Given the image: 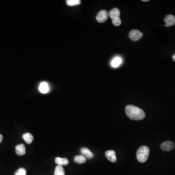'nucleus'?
<instances>
[{"label":"nucleus","instance_id":"f257e3e1","mask_svg":"<svg viewBox=\"0 0 175 175\" xmlns=\"http://www.w3.org/2000/svg\"><path fill=\"white\" fill-rule=\"evenodd\" d=\"M125 112L127 117L135 121L143 120L145 114L143 109L133 105H128L125 108Z\"/></svg>","mask_w":175,"mask_h":175},{"label":"nucleus","instance_id":"f03ea898","mask_svg":"<svg viewBox=\"0 0 175 175\" xmlns=\"http://www.w3.org/2000/svg\"><path fill=\"white\" fill-rule=\"evenodd\" d=\"M149 154V148L146 146H142L137 151V158L140 163H144L148 160Z\"/></svg>","mask_w":175,"mask_h":175},{"label":"nucleus","instance_id":"7ed1b4c3","mask_svg":"<svg viewBox=\"0 0 175 175\" xmlns=\"http://www.w3.org/2000/svg\"><path fill=\"white\" fill-rule=\"evenodd\" d=\"M109 14L106 10H102L98 12L97 16V20L100 23H103L108 19Z\"/></svg>","mask_w":175,"mask_h":175},{"label":"nucleus","instance_id":"20e7f679","mask_svg":"<svg viewBox=\"0 0 175 175\" xmlns=\"http://www.w3.org/2000/svg\"><path fill=\"white\" fill-rule=\"evenodd\" d=\"M143 36V33L138 30H132L129 34V37L131 40L136 42L140 40Z\"/></svg>","mask_w":175,"mask_h":175},{"label":"nucleus","instance_id":"39448f33","mask_svg":"<svg viewBox=\"0 0 175 175\" xmlns=\"http://www.w3.org/2000/svg\"><path fill=\"white\" fill-rule=\"evenodd\" d=\"M161 149L165 151H169L173 150L175 148L174 143L171 141H166L163 143L161 146Z\"/></svg>","mask_w":175,"mask_h":175},{"label":"nucleus","instance_id":"423d86ee","mask_svg":"<svg viewBox=\"0 0 175 175\" xmlns=\"http://www.w3.org/2000/svg\"><path fill=\"white\" fill-rule=\"evenodd\" d=\"M164 22L166 27H171L175 24V17L172 15H167L164 18Z\"/></svg>","mask_w":175,"mask_h":175},{"label":"nucleus","instance_id":"0eeeda50","mask_svg":"<svg viewBox=\"0 0 175 175\" xmlns=\"http://www.w3.org/2000/svg\"><path fill=\"white\" fill-rule=\"evenodd\" d=\"M107 158L112 163H115L117 161L116 153L114 150H108L105 153Z\"/></svg>","mask_w":175,"mask_h":175},{"label":"nucleus","instance_id":"6e6552de","mask_svg":"<svg viewBox=\"0 0 175 175\" xmlns=\"http://www.w3.org/2000/svg\"><path fill=\"white\" fill-rule=\"evenodd\" d=\"M39 90V91L42 94H46L50 91V87L47 82H42L40 84Z\"/></svg>","mask_w":175,"mask_h":175},{"label":"nucleus","instance_id":"1a4fd4ad","mask_svg":"<svg viewBox=\"0 0 175 175\" xmlns=\"http://www.w3.org/2000/svg\"><path fill=\"white\" fill-rule=\"evenodd\" d=\"M16 153L18 156H22L26 153L25 146L24 144H19L16 146Z\"/></svg>","mask_w":175,"mask_h":175},{"label":"nucleus","instance_id":"9d476101","mask_svg":"<svg viewBox=\"0 0 175 175\" xmlns=\"http://www.w3.org/2000/svg\"><path fill=\"white\" fill-rule=\"evenodd\" d=\"M80 152L85 157L87 158H91L94 157V153L91 152V151L88 148H82Z\"/></svg>","mask_w":175,"mask_h":175},{"label":"nucleus","instance_id":"9b49d317","mask_svg":"<svg viewBox=\"0 0 175 175\" xmlns=\"http://www.w3.org/2000/svg\"><path fill=\"white\" fill-rule=\"evenodd\" d=\"M120 10L117 8H115L111 10L109 12V16L112 19L120 18Z\"/></svg>","mask_w":175,"mask_h":175},{"label":"nucleus","instance_id":"f8f14e48","mask_svg":"<svg viewBox=\"0 0 175 175\" xmlns=\"http://www.w3.org/2000/svg\"><path fill=\"white\" fill-rule=\"evenodd\" d=\"M55 162L58 166H67L69 163V161L66 158H61L60 157L55 158Z\"/></svg>","mask_w":175,"mask_h":175},{"label":"nucleus","instance_id":"ddd939ff","mask_svg":"<svg viewBox=\"0 0 175 175\" xmlns=\"http://www.w3.org/2000/svg\"><path fill=\"white\" fill-rule=\"evenodd\" d=\"M122 60H123L121 58L119 57H115L112 61L111 65L113 68L118 67L122 63Z\"/></svg>","mask_w":175,"mask_h":175},{"label":"nucleus","instance_id":"4468645a","mask_svg":"<svg viewBox=\"0 0 175 175\" xmlns=\"http://www.w3.org/2000/svg\"><path fill=\"white\" fill-rule=\"evenodd\" d=\"M22 138L27 144H31L34 140L33 135L30 133H26L22 135Z\"/></svg>","mask_w":175,"mask_h":175},{"label":"nucleus","instance_id":"2eb2a0df","mask_svg":"<svg viewBox=\"0 0 175 175\" xmlns=\"http://www.w3.org/2000/svg\"><path fill=\"white\" fill-rule=\"evenodd\" d=\"M75 162L79 164H83L86 163V158L83 155H77L74 158Z\"/></svg>","mask_w":175,"mask_h":175},{"label":"nucleus","instance_id":"dca6fc26","mask_svg":"<svg viewBox=\"0 0 175 175\" xmlns=\"http://www.w3.org/2000/svg\"><path fill=\"white\" fill-rule=\"evenodd\" d=\"M65 171L62 166H57L55 168L54 175H65Z\"/></svg>","mask_w":175,"mask_h":175},{"label":"nucleus","instance_id":"f3484780","mask_svg":"<svg viewBox=\"0 0 175 175\" xmlns=\"http://www.w3.org/2000/svg\"><path fill=\"white\" fill-rule=\"evenodd\" d=\"M67 5L71 6H77L81 3L80 0H67L66 1Z\"/></svg>","mask_w":175,"mask_h":175},{"label":"nucleus","instance_id":"a211bd4d","mask_svg":"<svg viewBox=\"0 0 175 175\" xmlns=\"http://www.w3.org/2000/svg\"><path fill=\"white\" fill-rule=\"evenodd\" d=\"M14 175H26V170L25 168H20L16 171Z\"/></svg>","mask_w":175,"mask_h":175},{"label":"nucleus","instance_id":"6ab92c4d","mask_svg":"<svg viewBox=\"0 0 175 175\" xmlns=\"http://www.w3.org/2000/svg\"><path fill=\"white\" fill-rule=\"evenodd\" d=\"M112 22L115 26H119L121 24V19H120V18H116V19H112Z\"/></svg>","mask_w":175,"mask_h":175},{"label":"nucleus","instance_id":"aec40b11","mask_svg":"<svg viewBox=\"0 0 175 175\" xmlns=\"http://www.w3.org/2000/svg\"><path fill=\"white\" fill-rule=\"evenodd\" d=\"M3 135H1L0 134V143H1V142L3 141Z\"/></svg>","mask_w":175,"mask_h":175},{"label":"nucleus","instance_id":"412c9836","mask_svg":"<svg viewBox=\"0 0 175 175\" xmlns=\"http://www.w3.org/2000/svg\"><path fill=\"white\" fill-rule=\"evenodd\" d=\"M172 58L173 60L175 62V54H174V55H173Z\"/></svg>","mask_w":175,"mask_h":175},{"label":"nucleus","instance_id":"4be33fe9","mask_svg":"<svg viewBox=\"0 0 175 175\" xmlns=\"http://www.w3.org/2000/svg\"><path fill=\"white\" fill-rule=\"evenodd\" d=\"M149 1V0H143L142 1Z\"/></svg>","mask_w":175,"mask_h":175}]
</instances>
